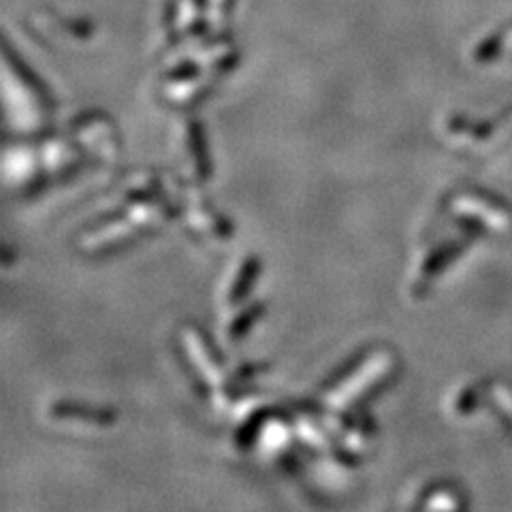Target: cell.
I'll return each instance as SVG.
<instances>
[{
	"label": "cell",
	"mask_w": 512,
	"mask_h": 512,
	"mask_svg": "<svg viewBox=\"0 0 512 512\" xmlns=\"http://www.w3.org/2000/svg\"><path fill=\"white\" fill-rule=\"evenodd\" d=\"M128 231H131V222H118V224H109V227H103L99 231H94L84 239L86 248H101L111 242H116L118 237H124Z\"/></svg>",
	"instance_id": "cell-3"
},
{
	"label": "cell",
	"mask_w": 512,
	"mask_h": 512,
	"mask_svg": "<svg viewBox=\"0 0 512 512\" xmlns=\"http://www.w3.org/2000/svg\"><path fill=\"white\" fill-rule=\"evenodd\" d=\"M393 367V357L391 352L380 350L376 355L367 359L355 374H350L346 382H342L338 389H335L329 397L327 404L331 408H344L350 402H355L359 395H363L365 389H370L372 384H376L382 376H387Z\"/></svg>",
	"instance_id": "cell-1"
},
{
	"label": "cell",
	"mask_w": 512,
	"mask_h": 512,
	"mask_svg": "<svg viewBox=\"0 0 512 512\" xmlns=\"http://www.w3.org/2000/svg\"><path fill=\"white\" fill-rule=\"evenodd\" d=\"M43 152H45V163H47V167H52V169L62 167V165L67 163V160L71 158V156H69V150L64 148L62 143H58V141L47 143Z\"/></svg>",
	"instance_id": "cell-5"
},
{
	"label": "cell",
	"mask_w": 512,
	"mask_h": 512,
	"mask_svg": "<svg viewBox=\"0 0 512 512\" xmlns=\"http://www.w3.org/2000/svg\"><path fill=\"white\" fill-rule=\"evenodd\" d=\"M182 342H184V348L190 352L192 363H195L199 374L210 384H218L222 380V374L218 370V365L214 363L210 350H207V346L203 344V338L199 335V331L184 329Z\"/></svg>",
	"instance_id": "cell-2"
},
{
	"label": "cell",
	"mask_w": 512,
	"mask_h": 512,
	"mask_svg": "<svg viewBox=\"0 0 512 512\" xmlns=\"http://www.w3.org/2000/svg\"><path fill=\"white\" fill-rule=\"evenodd\" d=\"M107 124L105 122H96V124H86L82 131H79V137H82L88 146H92V148H99L101 143L105 146V152H107V146H111V148H116V143H114V139H111V133H107V135H103L101 137V131L105 128Z\"/></svg>",
	"instance_id": "cell-4"
}]
</instances>
